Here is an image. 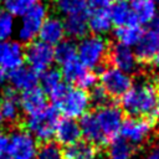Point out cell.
Returning <instances> with one entry per match:
<instances>
[{"label": "cell", "instance_id": "1", "mask_svg": "<svg viewBox=\"0 0 159 159\" xmlns=\"http://www.w3.org/2000/svg\"><path fill=\"white\" fill-rule=\"evenodd\" d=\"M120 106L129 117H140L154 123L159 119V87L149 82L132 86L120 97Z\"/></svg>", "mask_w": 159, "mask_h": 159}, {"label": "cell", "instance_id": "2", "mask_svg": "<svg viewBox=\"0 0 159 159\" xmlns=\"http://www.w3.org/2000/svg\"><path fill=\"white\" fill-rule=\"evenodd\" d=\"M109 43L99 35H87L77 45V60L88 70L103 68L108 58Z\"/></svg>", "mask_w": 159, "mask_h": 159}, {"label": "cell", "instance_id": "3", "mask_svg": "<svg viewBox=\"0 0 159 159\" xmlns=\"http://www.w3.org/2000/svg\"><path fill=\"white\" fill-rule=\"evenodd\" d=\"M60 112L55 106H47L42 112L30 116L25 120V127L37 142H50L53 138L56 124L60 120Z\"/></svg>", "mask_w": 159, "mask_h": 159}, {"label": "cell", "instance_id": "4", "mask_svg": "<svg viewBox=\"0 0 159 159\" xmlns=\"http://www.w3.org/2000/svg\"><path fill=\"white\" fill-rule=\"evenodd\" d=\"M53 106L65 116V118L77 119L88 112L91 101L87 91L68 86L63 96Z\"/></svg>", "mask_w": 159, "mask_h": 159}, {"label": "cell", "instance_id": "5", "mask_svg": "<svg viewBox=\"0 0 159 159\" xmlns=\"http://www.w3.org/2000/svg\"><path fill=\"white\" fill-rule=\"evenodd\" d=\"M39 142L26 129H15L9 135L7 159H36Z\"/></svg>", "mask_w": 159, "mask_h": 159}, {"label": "cell", "instance_id": "6", "mask_svg": "<svg viewBox=\"0 0 159 159\" xmlns=\"http://www.w3.org/2000/svg\"><path fill=\"white\" fill-rule=\"evenodd\" d=\"M47 17V6L43 2H35L21 19L20 27L17 30V37L21 42L29 43L39 36L42 22Z\"/></svg>", "mask_w": 159, "mask_h": 159}, {"label": "cell", "instance_id": "7", "mask_svg": "<svg viewBox=\"0 0 159 159\" xmlns=\"http://www.w3.org/2000/svg\"><path fill=\"white\" fill-rule=\"evenodd\" d=\"M24 58L29 67L35 70L37 73H41L50 68L55 62L53 47L41 40H34L26 43V47L24 48Z\"/></svg>", "mask_w": 159, "mask_h": 159}, {"label": "cell", "instance_id": "8", "mask_svg": "<svg viewBox=\"0 0 159 159\" xmlns=\"http://www.w3.org/2000/svg\"><path fill=\"white\" fill-rule=\"evenodd\" d=\"M99 82L107 94L113 98H120L132 87L130 76L114 67H103L99 71Z\"/></svg>", "mask_w": 159, "mask_h": 159}, {"label": "cell", "instance_id": "9", "mask_svg": "<svg viewBox=\"0 0 159 159\" xmlns=\"http://www.w3.org/2000/svg\"><path fill=\"white\" fill-rule=\"evenodd\" d=\"M96 119L99 124V128L104 137L111 140L119 134V129L123 122V111L112 103H108L103 107H99L94 112Z\"/></svg>", "mask_w": 159, "mask_h": 159}, {"label": "cell", "instance_id": "10", "mask_svg": "<svg viewBox=\"0 0 159 159\" xmlns=\"http://www.w3.org/2000/svg\"><path fill=\"white\" fill-rule=\"evenodd\" d=\"M152 125L153 123L145 118L128 117L123 119L120 129H119V134L132 145L140 144L148 137L152 129Z\"/></svg>", "mask_w": 159, "mask_h": 159}, {"label": "cell", "instance_id": "11", "mask_svg": "<svg viewBox=\"0 0 159 159\" xmlns=\"http://www.w3.org/2000/svg\"><path fill=\"white\" fill-rule=\"evenodd\" d=\"M112 67L118 68L125 73H132L137 68V57L133 52V48L122 43H113L109 45V51H108V58H107Z\"/></svg>", "mask_w": 159, "mask_h": 159}, {"label": "cell", "instance_id": "12", "mask_svg": "<svg viewBox=\"0 0 159 159\" xmlns=\"http://www.w3.org/2000/svg\"><path fill=\"white\" fill-rule=\"evenodd\" d=\"M47 101H48L47 94L39 86L32 87L30 89H26V91L21 92L19 96L20 109L27 117L35 116V114L42 112L48 106Z\"/></svg>", "mask_w": 159, "mask_h": 159}, {"label": "cell", "instance_id": "13", "mask_svg": "<svg viewBox=\"0 0 159 159\" xmlns=\"http://www.w3.org/2000/svg\"><path fill=\"white\" fill-rule=\"evenodd\" d=\"M24 58V47L20 42L16 41H1L0 42V68L6 72L22 66Z\"/></svg>", "mask_w": 159, "mask_h": 159}, {"label": "cell", "instance_id": "14", "mask_svg": "<svg viewBox=\"0 0 159 159\" xmlns=\"http://www.w3.org/2000/svg\"><path fill=\"white\" fill-rule=\"evenodd\" d=\"M134 55L139 62H149L159 52V34L150 30L143 31L138 42L133 46Z\"/></svg>", "mask_w": 159, "mask_h": 159}, {"label": "cell", "instance_id": "15", "mask_svg": "<svg viewBox=\"0 0 159 159\" xmlns=\"http://www.w3.org/2000/svg\"><path fill=\"white\" fill-rule=\"evenodd\" d=\"M78 125L81 129V135L84 138V140L93 144L94 147H102L109 142L102 133L94 113H84L80 118Z\"/></svg>", "mask_w": 159, "mask_h": 159}, {"label": "cell", "instance_id": "16", "mask_svg": "<svg viewBox=\"0 0 159 159\" xmlns=\"http://www.w3.org/2000/svg\"><path fill=\"white\" fill-rule=\"evenodd\" d=\"M7 81L10 82L11 88H14L17 92H24L39 84L40 73H37L29 66H20L9 72Z\"/></svg>", "mask_w": 159, "mask_h": 159}, {"label": "cell", "instance_id": "17", "mask_svg": "<svg viewBox=\"0 0 159 159\" xmlns=\"http://www.w3.org/2000/svg\"><path fill=\"white\" fill-rule=\"evenodd\" d=\"M56 143L60 145H70L81 139V129L78 122L72 118H62L57 122L55 134Z\"/></svg>", "mask_w": 159, "mask_h": 159}, {"label": "cell", "instance_id": "18", "mask_svg": "<svg viewBox=\"0 0 159 159\" xmlns=\"http://www.w3.org/2000/svg\"><path fill=\"white\" fill-rule=\"evenodd\" d=\"M65 27L63 21L60 17L50 16L46 17L45 21L41 25V29L39 31V37L41 41L48 43V45H57L60 41L65 37Z\"/></svg>", "mask_w": 159, "mask_h": 159}, {"label": "cell", "instance_id": "19", "mask_svg": "<svg viewBox=\"0 0 159 159\" xmlns=\"http://www.w3.org/2000/svg\"><path fill=\"white\" fill-rule=\"evenodd\" d=\"M20 104H19V93L14 88L9 87L4 91L2 98L0 101V114L2 120L14 123L20 117Z\"/></svg>", "mask_w": 159, "mask_h": 159}, {"label": "cell", "instance_id": "20", "mask_svg": "<svg viewBox=\"0 0 159 159\" xmlns=\"http://www.w3.org/2000/svg\"><path fill=\"white\" fill-rule=\"evenodd\" d=\"M108 12H109L112 25H116V27L125 26V25H139L135 20V16L132 11L130 5L127 1L111 4Z\"/></svg>", "mask_w": 159, "mask_h": 159}, {"label": "cell", "instance_id": "21", "mask_svg": "<svg viewBox=\"0 0 159 159\" xmlns=\"http://www.w3.org/2000/svg\"><path fill=\"white\" fill-rule=\"evenodd\" d=\"M63 27L65 34L70 36L71 39H83L88 35V20H87V12L76 14L66 16L63 20Z\"/></svg>", "mask_w": 159, "mask_h": 159}, {"label": "cell", "instance_id": "22", "mask_svg": "<svg viewBox=\"0 0 159 159\" xmlns=\"http://www.w3.org/2000/svg\"><path fill=\"white\" fill-rule=\"evenodd\" d=\"M109 9V7H108ZM108 9H98V10H87V20L88 29L94 35L107 34L112 27V21L109 17Z\"/></svg>", "mask_w": 159, "mask_h": 159}, {"label": "cell", "instance_id": "23", "mask_svg": "<svg viewBox=\"0 0 159 159\" xmlns=\"http://www.w3.org/2000/svg\"><path fill=\"white\" fill-rule=\"evenodd\" d=\"M97 154L96 147L87 140H77L63 149L65 159H94Z\"/></svg>", "mask_w": 159, "mask_h": 159}, {"label": "cell", "instance_id": "24", "mask_svg": "<svg viewBox=\"0 0 159 159\" xmlns=\"http://www.w3.org/2000/svg\"><path fill=\"white\" fill-rule=\"evenodd\" d=\"M130 7L139 25L150 24L157 15V2L153 0H130Z\"/></svg>", "mask_w": 159, "mask_h": 159}, {"label": "cell", "instance_id": "25", "mask_svg": "<svg viewBox=\"0 0 159 159\" xmlns=\"http://www.w3.org/2000/svg\"><path fill=\"white\" fill-rule=\"evenodd\" d=\"M133 154V145L120 135L114 137L108 142L107 155L108 159H130Z\"/></svg>", "mask_w": 159, "mask_h": 159}, {"label": "cell", "instance_id": "26", "mask_svg": "<svg viewBox=\"0 0 159 159\" xmlns=\"http://www.w3.org/2000/svg\"><path fill=\"white\" fill-rule=\"evenodd\" d=\"M142 34H143V30L140 25H125V26L116 27L113 35L118 43L133 47L140 39Z\"/></svg>", "mask_w": 159, "mask_h": 159}, {"label": "cell", "instance_id": "27", "mask_svg": "<svg viewBox=\"0 0 159 159\" xmlns=\"http://www.w3.org/2000/svg\"><path fill=\"white\" fill-rule=\"evenodd\" d=\"M55 61L61 66L77 58V45L72 39L60 41L53 48Z\"/></svg>", "mask_w": 159, "mask_h": 159}, {"label": "cell", "instance_id": "28", "mask_svg": "<svg viewBox=\"0 0 159 159\" xmlns=\"http://www.w3.org/2000/svg\"><path fill=\"white\" fill-rule=\"evenodd\" d=\"M88 68H86L77 58L63 65L62 70H61V75L63 81L67 84H76L78 82V80L83 76V73L87 71Z\"/></svg>", "mask_w": 159, "mask_h": 159}, {"label": "cell", "instance_id": "29", "mask_svg": "<svg viewBox=\"0 0 159 159\" xmlns=\"http://www.w3.org/2000/svg\"><path fill=\"white\" fill-rule=\"evenodd\" d=\"M63 82L61 71L57 68H47L46 71L40 73V81L39 83H41V88L43 89V92L46 94H48L50 92H52L56 87H58L61 83Z\"/></svg>", "mask_w": 159, "mask_h": 159}, {"label": "cell", "instance_id": "30", "mask_svg": "<svg viewBox=\"0 0 159 159\" xmlns=\"http://www.w3.org/2000/svg\"><path fill=\"white\" fill-rule=\"evenodd\" d=\"M55 6L61 14L66 16L87 12L86 0H55Z\"/></svg>", "mask_w": 159, "mask_h": 159}, {"label": "cell", "instance_id": "31", "mask_svg": "<svg viewBox=\"0 0 159 159\" xmlns=\"http://www.w3.org/2000/svg\"><path fill=\"white\" fill-rule=\"evenodd\" d=\"M36 159H65L63 149L55 142H46L39 147Z\"/></svg>", "mask_w": 159, "mask_h": 159}, {"label": "cell", "instance_id": "32", "mask_svg": "<svg viewBox=\"0 0 159 159\" xmlns=\"http://www.w3.org/2000/svg\"><path fill=\"white\" fill-rule=\"evenodd\" d=\"M4 10H6L12 16H22L35 2L36 0H2Z\"/></svg>", "mask_w": 159, "mask_h": 159}, {"label": "cell", "instance_id": "33", "mask_svg": "<svg viewBox=\"0 0 159 159\" xmlns=\"http://www.w3.org/2000/svg\"><path fill=\"white\" fill-rule=\"evenodd\" d=\"M14 16L6 10H0V42L7 41L14 32Z\"/></svg>", "mask_w": 159, "mask_h": 159}, {"label": "cell", "instance_id": "34", "mask_svg": "<svg viewBox=\"0 0 159 159\" xmlns=\"http://www.w3.org/2000/svg\"><path fill=\"white\" fill-rule=\"evenodd\" d=\"M88 96H89V101H91V103H93L96 107H103V106H106V104H108L109 103V96L107 94V92L102 88V86L99 84V86H94L92 89H91V92L88 93Z\"/></svg>", "mask_w": 159, "mask_h": 159}, {"label": "cell", "instance_id": "35", "mask_svg": "<svg viewBox=\"0 0 159 159\" xmlns=\"http://www.w3.org/2000/svg\"><path fill=\"white\" fill-rule=\"evenodd\" d=\"M96 84H97V76H96V73L93 71H91V70H87L83 73V76L78 80V82L76 83V87L81 88L83 91H88V89L91 91Z\"/></svg>", "mask_w": 159, "mask_h": 159}, {"label": "cell", "instance_id": "36", "mask_svg": "<svg viewBox=\"0 0 159 159\" xmlns=\"http://www.w3.org/2000/svg\"><path fill=\"white\" fill-rule=\"evenodd\" d=\"M7 144H9V135L0 130V159L6 158Z\"/></svg>", "mask_w": 159, "mask_h": 159}, {"label": "cell", "instance_id": "37", "mask_svg": "<svg viewBox=\"0 0 159 159\" xmlns=\"http://www.w3.org/2000/svg\"><path fill=\"white\" fill-rule=\"evenodd\" d=\"M150 26H152V30L158 32L159 34V12H157V15L154 16V19L150 21Z\"/></svg>", "mask_w": 159, "mask_h": 159}, {"label": "cell", "instance_id": "38", "mask_svg": "<svg viewBox=\"0 0 159 159\" xmlns=\"http://www.w3.org/2000/svg\"><path fill=\"white\" fill-rule=\"evenodd\" d=\"M7 78H9V72H6L5 70L0 68V84L5 83L7 81Z\"/></svg>", "mask_w": 159, "mask_h": 159}, {"label": "cell", "instance_id": "39", "mask_svg": "<svg viewBox=\"0 0 159 159\" xmlns=\"http://www.w3.org/2000/svg\"><path fill=\"white\" fill-rule=\"evenodd\" d=\"M147 159H159V147H157L154 150H152V153L148 155Z\"/></svg>", "mask_w": 159, "mask_h": 159}, {"label": "cell", "instance_id": "40", "mask_svg": "<svg viewBox=\"0 0 159 159\" xmlns=\"http://www.w3.org/2000/svg\"><path fill=\"white\" fill-rule=\"evenodd\" d=\"M152 63H153V66L155 67V68H158L159 70V52L152 58Z\"/></svg>", "mask_w": 159, "mask_h": 159}, {"label": "cell", "instance_id": "41", "mask_svg": "<svg viewBox=\"0 0 159 159\" xmlns=\"http://www.w3.org/2000/svg\"><path fill=\"white\" fill-rule=\"evenodd\" d=\"M111 2H120V1H128V0H109Z\"/></svg>", "mask_w": 159, "mask_h": 159}, {"label": "cell", "instance_id": "42", "mask_svg": "<svg viewBox=\"0 0 159 159\" xmlns=\"http://www.w3.org/2000/svg\"><path fill=\"white\" fill-rule=\"evenodd\" d=\"M2 122H4V120H2V118H1V114H0V127H1V124H2Z\"/></svg>", "mask_w": 159, "mask_h": 159}, {"label": "cell", "instance_id": "43", "mask_svg": "<svg viewBox=\"0 0 159 159\" xmlns=\"http://www.w3.org/2000/svg\"><path fill=\"white\" fill-rule=\"evenodd\" d=\"M153 1H154V2H159V0H153Z\"/></svg>", "mask_w": 159, "mask_h": 159}]
</instances>
